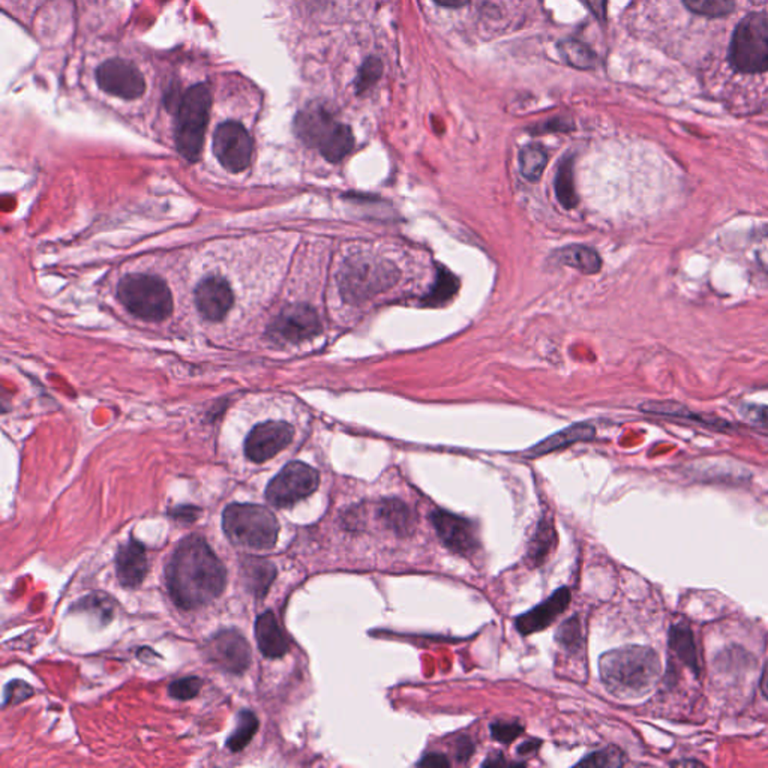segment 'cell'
Returning <instances> with one entry per match:
<instances>
[{
    "mask_svg": "<svg viewBox=\"0 0 768 768\" xmlns=\"http://www.w3.org/2000/svg\"><path fill=\"white\" fill-rule=\"evenodd\" d=\"M201 687H203V680L201 678H181V680H176V682H173L170 684V687H168V695L174 698V699H179V701H188V699H192V698H196L200 693Z\"/></svg>",
    "mask_w": 768,
    "mask_h": 768,
    "instance_id": "obj_35",
    "label": "cell"
},
{
    "mask_svg": "<svg viewBox=\"0 0 768 768\" xmlns=\"http://www.w3.org/2000/svg\"><path fill=\"white\" fill-rule=\"evenodd\" d=\"M32 695H34V689L28 683L20 682V680L10 682L6 684L5 693H4V697H5L4 707L20 704V702H23L24 699H28Z\"/></svg>",
    "mask_w": 768,
    "mask_h": 768,
    "instance_id": "obj_37",
    "label": "cell"
},
{
    "mask_svg": "<svg viewBox=\"0 0 768 768\" xmlns=\"http://www.w3.org/2000/svg\"><path fill=\"white\" fill-rule=\"evenodd\" d=\"M730 63L735 71H768V14L752 12L735 28L730 45Z\"/></svg>",
    "mask_w": 768,
    "mask_h": 768,
    "instance_id": "obj_8",
    "label": "cell"
},
{
    "mask_svg": "<svg viewBox=\"0 0 768 768\" xmlns=\"http://www.w3.org/2000/svg\"><path fill=\"white\" fill-rule=\"evenodd\" d=\"M170 597L183 611L209 605L224 593L227 570L201 536H188L177 545L168 562Z\"/></svg>",
    "mask_w": 768,
    "mask_h": 768,
    "instance_id": "obj_1",
    "label": "cell"
},
{
    "mask_svg": "<svg viewBox=\"0 0 768 768\" xmlns=\"http://www.w3.org/2000/svg\"><path fill=\"white\" fill-rule=\"evenodd\" d=\"M210 107L212 93L206 83L190 87L177 104L174 139L177 150L190 163H196L203 150Z\"/></svg>",
    "mask_w": 768,
    "mask_h": 768,
    "instance_id": "obj_5",
    "label": "cell"
},
{
    "mask_svg": "<svg viewBox=\"0 0 768 768\" xmlns=\"http://www.w3.org/2000/svg\"><path fill=\"white\" fill-rule=\"evenodd\" d=\"M400 278L395 264L380 257H354L345 263L341 272V293L352 303L369 301L389 290Z\"/></svg>",
    "mask_w": 768,
    "mask_h": 768,
    "instance_id": "obj_6",
    "label": "cell"
},
{
    "mask_svg": "<svg viewBox=\"0 0 768 768\" xmlns=\"http://www.w3.org/2000/svg\"><path fill=\"white\" fill-rule=\"evenodd\" d=\"M242 575L249 590L257 597L266 596L269 586L277 577V569L268 560L245 559L242 563Z\"/></svg>",
    "mask_w": 768,
    "mask_h": 768,
    "instance_id": "obj_23",
    "label": "cell"
},
{
    "mask_svg": "<svg viewBox=\"0 0 768 768\" xmlns=\"http://www.w3.org/2000/svg\"><path fill=\"white\" fill-rule=\"evenodd\" d=\"M671 765H680V767H684V765H702V764L699 763V761H693V759H691V761H675V763L671 764Z\"/></svg>",
    "mask_w": 768,
    "mask_h": 768,
    "instance_id": "obj_46",
    "label": "cell"
},
{
    "mask_svg": "<svg viewBox=\"0 0 768 768\" xmlns=\"http://www.w3.org/2000/svg\"><path fill=\"white\" fill-rule=\"evenodd\" d=\"M557 640L569 649H575L581 643V627L577 618L568 620L557 632Z\"/></svg>",
    "mask_w": 768,
    "mask_h": 768,
    "instance_id": "obj_38",
    "label": "cell"
},
{
    "mask_svg": "<svg viewBox=\"0 0 768 768\" xmlns=\"http://www.w3.org/2000/svg\"><path fill=\"white\" fill-rule=\"evenodd\" d=\"M319 315L311 306L293 305L282 311L269 326V336L278 343H302L320 334Z\"/></svg>",
    "mask_w": 768,
    "mask_h": 768,
    "instance_id": "obj_14",
    "label": "cell"
},
{
    "mask_svg": "<svg viewBox=\"0 0 768 768\" xmlns=\"http://www.w3.org/2000/svg\"><path fill=\"white\" fill-rule=\"evenodd\" d=\"M683 4L693 14L708 19L726 17L735 8V0H683Z\"/></svg>",
    "mask_w": 768,
    "mask_h": 768,
    "instance_id": "obj_31",
    "label": "cell"
},
{
    "mask_svg": "<svg viewBox=\"0 0 768 768\" xmlns=\"http://www.w3.org/2000/svg\"><path fill=\"white\" fill-rule=\"evenodd\" d=\"M197 310L206 320L221 321L233 306L234 296L231 287L224 278L210 277L201 281L196 288Z\"/></svg>",
    "mask_w": 768,
    "mask_h": 768,
    "instance_id": "obj_16",
    "label": "cell"
},
{
    "mask_svg": "<svg viewBox=\"0 0 768 768\" xmlns=\"http://www.w3.org/2000/svg\"><path fill=\"white\" fill-rule=\"evenodd\" d=\"M625 764V755L620 749L614 746L597 750L594 754L588 755L587 758L582 759L578 765L582 767L617 768Z\"/></svg>",
    "mask_w": 768,
    "mask_h": 768,
    "instance_id": "obj_34",
    "label": "cell"
},
{
    "mask_svg": "<svg viewBox=\"0 0 768 768\" xmlns=\"http://www.w3.org/2000/svg\"><path fill=\"white\" fill-rule=\"evenodd\" d=\"M555 260L560 264L578 269L579 272L587 273V275L597 273L602 268L601 255L594 249L584 245L564 247L555 253Z\"/></svg>",
    "mask_w": 768,
    "mask_h": 768,
    "instance_id": "obj_24",
    "label": "cell"
},
{
    "mask_svg": "<svg viewBox=\"0 0 768 768\" xmlns=\"http://www.w3.org/2000/svg\"><path fill=\"white\" fill-rule=\"evenodd\" d=\"M458 288L459 282L454 273L449 272L448 269L440 268L430 293L424 297V303L428 306L443 305L455 296Z\"/></svg>",
    "mask_w": 768,
    "mask_h": 768,
    "instance_id": "obj_27",
    "label": "cell"
},
{
    "mask_svg": "<svg viewBox=\"0 0 768 768\" xmlns=\"http://www.w3.org/2000/svg\"><path fill=\"white\" fill-rule=\"evenodd\" d=\"M417 765H419V767L434 768L449 767V765H450V761L441 754H428L425 755L424 758L420 759Z\"/></svg>",
    "mask_w": 768,
    "mask_h": 768,
    "instance_id": "obj_40",
    "label": "cell"
},
{
    "mask_svg": "<svg viewBox=\"0 0 768 768\" xmlns=\"http://www.w3.org/2000/svg\"><path fill=\"white\" fill-rule=\"evenodd\" d=\"M206 658L225 673L244 674L251 665L248 641L238 630L225 629L214 635L205 645Z\"/></svg>",
    "mask_w": 768,
    "mask_h": 768,
    "instance_id": "obj_11",
    "label": "cell"
},
{
    "mask_svg": "<svg viewBox=\"0 0 768 768\" xmlns=\"http://www.w3.org/2000/svg\"><path fill=\"white\" fill-rule=\"evenodd\" d=\"M586 4L599 21H605L606 0H586Z\"/></svg>",
    "mask_w": 768,
    "mask_h": 768,
    "instance_id": "obj_42",
    "label": "cell"
},
{
    "mask_svg": "<svg viewBox=\"0 0 768 768\" xmlns=\"http://www.w3.org/2000/svg\"><path fill=\"white\" fill-rule=\"evenodd\" d=\"M473 750V743L467 737H464V739L459 740L458 746H457V759L458 761H467L470 756H472Z\"/></svg>",
    "mask_w": 768,
    "mask_h": 768,
    "instance_id": "obj_41",
    "label": "cell"
},
{
    "mask_svg": "<svg viewBox=\"0 0 768 768\" xmlns=\"http://www.w3.org/2000/svg\"><path fill=\"white\" fill-rule=\"evenodd\" d=\"M96 82L101 91L122 100H139L146 92V80L134 63L124 59H111L96 69Z\"/></svg>",
    "mask_w": 768,
    "mask_h": 768,
    "instance_id": "obj_12",
    "label": "cell"
},
{
    "mask_svg": "<svg viewBox=\"0 0 768 768\" xmlns=\"http://www.w3.org/2000/svg\"><path fill=\"white\" fill-rule=\"evenodd\" d=\"M295 430L287 422H264L254 426L245 440V455L253 463H266L293 441Z\"/></svg>",
    "mask_w": 768,
    "mask_h": 768,
    "instance_id": "obj_13",
    "label": "cell"
},
{
    "mask_svg": "<svg viewBox=\"0 0 768 768\" xmlns=\"http://www.w3.org/2000/svg\"><path fill=\"white\" fill-rule=\"evenodd\" d=\"M222 529L231 544L249 551L275 548L279 522L268 507L249 503H233L222 513Z\"/></svg>",
    "mask_w": 768,
    "mask_h": 768,
    "instance_id": "obj_3",
    "label": "cell"
},
{
    "mask_svg": "<svg viewBox=\"0 0 768 768\" xmlns=\"http://www.w3.org/2000/svg\"><path fill=\"white\" fill-rule=\"evenodd\" d=\"M761 691H763L765 699H768V660L765 667H764L763 677H761Z\"/></svg>",
    "mask_w": 768,
    "mask_h": 768,
    "instance_id": "obj_45",
    "label": "cell"
},
{
    "mask_svg": "<svg viewBox=\"0 0 768 768\" xmlns=\"http://www.w3.org/2000/svg\"><path fill=\"white\" fill-rule=\"evenodd\" d=\"M434 2L444 8H463L470 0H434Z\"/></svg>",
    "mask_w": 768,
    "mask_h": 768,
    "instance_id": "obj_44",
    "label": "cell"
},
{
    "mask_svg": "<svg viewBox=\"0 0 768 768\" xmlns=\"http://www.w3.org/2000/svg\"><path fill=\"white\" fill-rule=\"evenodd\" d=\"M641 411L654 416H665V417H675V419L692 420L708 428L715 430H725L730 426L725 420L717 419L715 416H702L693 413L686 406L675 401H650L640 407Z\"/></svg>",
    "mask_w": 768,
    "mask_h": 768,
    "instance_id": "obj_20",
    "label": "cell"
},
{
    "mask_svg": "<svg viewBox=\"0 0 768 768\" xmlns=\"http://www.w3.org/2000/svg\"><path fill=\"white\" fill-rule=\"evenodd\" d=\"M295 131L299 139L319 149L329 163H339L354 148V135L347 125L335 120L329 110L323 107H308L299 111L295 119Z\"/></svg>",
    "mask_w": 768,
    "mask_h": 768,
    "instance_id": "obj_4",
    "label": "cell"
},
{
    "mask_svg": "<svg viewBox=\"0 0 768 768\" xmlns=\"http://www.w3.org/2000/svg\"><path fill=\"white\" fill-rule=\"evenodd\" d=\"M383 76V63L380 59L376 58V56H371V58H368L365 62H363L362 67L359 69L358 77H356V80H354V87H356V93L358 95H362L363 92H367L368 89H371V87L376 85V83L382 78Z\"/></svg>",
    "mask_w": 768,
    "mask_h": 768,
    "instance_id": "obj_33",
    "label": "cell"
},
{
    "mask_svg": "<svg viewBox=\"0 0 768 768\" xmlns=\"http://www.w3.org/2000/svg\"><path fill=\"white\" fill-rule=\"evenodd\" d=\"M743 416L750 422L759 424V425L768 426V407L755 406V404H746L743 407Z\"/></svg>",
    "mask_w": 768,
    "mask_h": 768,
    "instance_id": "obj_39",
    "label": "cell"
},
{
    "mask_svg": "<svg viewBox=\"0 0 768 768\" xmlns=\"http://www.w3.org/2000/svg\"><path fill=\"white\" fill-rule=\"evenodd\" d=\"M117 296L125 308L141 320L163 321L172 314V293L163 279L152 275L125 277L117 287Z\"/></svg>",
    "mask_w": 768,
    "mask_h": 768,
    "instance_id": "obj_7",
    "label": "cell"
},
{
    "mask_svg": "<svg viewBox=\"0 0 768 768\" xmlns=\"http://www.w3.org/2000/svg\"><path fill=\"white\" fill-rule=\"evenodd\" d=\"M559 52L562 58L578 69H592L596 65V54L590 50L588 45L582 44L577 39H563L560 41Z\"/></svg>",
    "mask_w": 768,
    "mask_h": 768,
    "instance_id": "obj_28",
    "label": "cell"
},
{
    "mask_svg": "<svg viewBox=\"0 0 768 768\" xmlns=\"http://www.w3.org/2000/svg\"><path fill=\"white\" fill-rule=\"evenodd\" d=\"M255 638L258 649L264 658H282L290 650V643L272 611L264 612L258 617L255 621Z\"/></svg>",
    "mask_w": 768,
    "mask_h": 768,
    "instance_id": "obj_19",
    "label": "cell"
},
{
    "mask_svg": "<svg viewBox=\"0 0 768 768\" xmlns=\"http://www.w3.org/2000/svg\"><path fill=\"white\" fill-rule=\"evenodd\" d=\"M431 522L437 536L446 548L464 557H470L479 548V538L472 521L450 512L437 511L431 513Z\"/></svg>",
    "mask_w": 768,
    "mask_h": 768,
    "instance_id": "obj_15",
    "label": "cell"
},
{
    "mask_svg": "<svg viewBox=\"0 0 768 768\" xmlns=\"http://www.w3.org/2000/svg\"><path fill=\"white\" fill-rule=\"evenodd\" d=\"M596 434V430L592 425L587 424H578V425L569 426L566 430L560 431L557 434L551 435L539 444H536L535 448L530 449L527 454L530 457H542V455L554 452L557 449H563L570 444L578 443V441H587L592 440Z\"/></svg>",
    "mask_w": 768,
    "mask_h": 768,
    "instance_id": "obj_21",
    "label": "cell"
},
{
    "mask_svg": "<svg viewBox=\"0 0 768 768\" xmlns=\"http://www.w3.org/2000/svg\"><path fill=\"white\" fill-rule=\"evenodd\" d=\"M380 518L383 522L400 536L410 535L415 527V518L410 507L396 498H387L380 505Z\"/></svg>",
    "mask_w": 768,
    "mask_h": 768,
    "instance_id": "obj_25",
    "label": "cell"
},
{
    "mask_svg": "<svg viewBox=\"0 0 768 768\" xmlns=\"http://www.w3.org/2000/svg\"><path fill=\"white\" fill-rule=\"evenodd\" d=\"M555 192L560 205L563 206L564 209H573L578 205L575 176H573V157L570 155H566L557 168Z\"/></svg>",
    "mask_w": 768,
    "mask_h": 768,
    "instance_id": "obj_26",
    "label": "cell"
},
{
    "mask_svg": "<svg viewBox=\"0 0 768 768\" xmlns=\"http://www.w3.org/2000/svg\"><path fill=\"white\" fill-rule=\"evenodd\" d=\"M569 603H570V592L568 587H562L557 592L553 593L546 601L542 602L539 605L535 606L533 610L525 612L522 616L518 617L515 621L516 630L521 635L536 634L540 630L546 629L548 626L553 625L554 620L566 611Z\"/></svg>",
    "mask_w": 768,
    "mask_h": 768,
    "instance_id": "obj_17",
    "label": "cell"
},
{
    "mask_svg": "<svg viewBox=\"0 0 768 768\" xmlns=\"http://www.w3.org/2000/svg\"><path fill=\"white\" fill-rule=\"evenodd\" d=\"M320 485V474L308 464L293 461L269 482L266 498L275 507H291L312 496Z\"/></svg>",
    "mask_w": 768,
    "mask_h": 768,
    "instance_id": "obj_9",
    "label": "cell"
},
{
    "mask_svg": "<svg viewBox=\"0 0 768 768\" xmlns=\"http://www.w3.org/2000/svg\"><path fill=\"white\" fill-rule=\"evenodd\" d=\"M254 143L244 125L234 120L221 124L214 135V152L222 167L231 173L247 170L253 159Z\"/></svg>",
    "mask_w": 768,
    "mask_h": 768,
    "instance_id": "obj_10",
    "label": "cell"
},
{
    "mask_svg": "<svg viewBox=\"0 0 768 768\" xmlns=\"http://www.w3.org/2000/svg\"><path fill=\"white\" fill-rule=\"evenodd\" d=\"M539 748H540V740H529V741H525L524 745L520 746V748H518V754H520V755L531 754V752H535V750L539 749Z\"/></svg>",
    "mask_w": 768,
    "mask_h": 768,
    "instance_id": "obj_43",
    "label": "cell"
},
{
    "mask_svg": "<svg viewBox=\"0 0 768 768\" xmlns=\"http://www.w3.org/2000/svg\"><path fill=\"white\" fill-rule=\"evenodd\" d=\"M548 163V155L539 144H529L520 153L521 173L525 179L536 182L544 174Z\"/></svg>",
    "mask_w": 768,
    "mask_h": 768,
    "instance_id": "obj_29",
    "label": "cell"
},
{
    "mask_svg": "<svg viewBox=\"0 0 768 768\" xmlns=\"http://www.w3.org/2000/svg\"><path fill=\"white\" fill-rule=\"evenodd\" d=\"M257 731V716L254 715L253 711H240L238 726L234 728L233 734L230 735V739L227 740V748L231 752L244 750L249 745V741L254 739Z\"/></svg>",
    "mask_w": 768,
    "mask_h": 768,
    "instance_id": "obj_30",
    "label": "cell"
},
{
    "mask_svg": "<svg viewBox=\"0 0 768 768\" xmlns=\"http://www.w3.org/2000/svg\"><path fill=\"white\" fill-rule=\"evenodd\" d=\"M116 573L125 588H137L148 575V555L139 540L129 539L116 555Z\"/></svg>",
    "mask_w": 768,
    "mask_h": 768,
    "instance_id": "obj_18",
    "label": "cell"
},
{
    "mask_svg": "<svg viewBox=\"0 0 768 768\" xmlns=\"http://www.w3.org/2000/svg\"><path fill=\"white\" fill-rule=\"evenodd\" d=\"M599 673L608 692L634 699L644 697L658 684L662 665L653 649L629 645L602 654Z\"/></svg>",
    "mask_w": 768,
    "mask_h": 768,
    "instance_id": "obj_2",
    "label": "cell"
},
{
    "mask_svg": "<svg viewBox=\"0 0 768 768\" xmlns=\"http://www.w3.org/2000/svg\"><path fill=\"white\" fill-rule=\"evenodd\" d=\"M669 649L677 654V658L686 664L687 668L699 674V659H698L697 645L689 625L678 623L669 629Z\"/></svg>",
    "mask_w": 768,
    "mask_h": 768,
    "instance_id": "obj_22",
    "label": "cell"
},
{
    "mask_svg": "<svg viewBox=\"0 0 768 768\" xmlns=\"http://www.w3.org/2000/svg\"><path fill=\"white\" fill-rule=\"evenodd\" d=\"M554 545H555V531L553 525L549 524L548 521H542L536 530V535L530 548V555L533 562L536 564L542 563L546 559V555L551 553Z\"/></svg>",
    "mask_w": 768,
    "mask_h": 768,
    "instance_id": "obj_32",
    "label": "cell"
},
{
    "mask_svg": "<svg viewBox=\"0 0 768 768\" xmlns=\"http://www.w3.org/2000/svg\"><path fill=\"white\" fill-rule=\"evenodd\" d=\"M522 725L516 722H496L491 725L492 739L500 741L503 745H509L513 740L522 734Z\"/></svg>",
    "mask_w": 768,
    "mask_h": 768,
    "instance_id": "obj_36",
    "label": "cell"
}]
</instances>
